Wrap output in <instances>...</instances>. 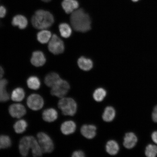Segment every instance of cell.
<instances>
[{"label": "cell", "mask_w": 157, "mask_h": 157, "mask_svg": "<svg viewBox=\"0 0 157 157\" xmlns=\"http://www.w3.org/2000/svg\"><path fill=\"white\" fill-rule=\"evenodd\" d=\"M31 137L25 136L21 139L19 144V150L21 155L23 157L27 156L30 148H31Z\"/></svg>", "instance_id": "11"}, {"label": "cell", "mask_w": 157, "mask_h": 157, "mask_svg": "<svg viewBox=\"0 0 157 157\" xmlns=\"http://www.w3.org/2000/svg\"><path fill=\"white\" fill-rule=\"evenodd\" d=\"M28 20L26 17L21 15H17L13 17L12 24L13 26L18 27L20 29H24L28 25Z\"/></svg>", "instance_id": "15"}, {"label": "cell", "mask_w": 157, "mask_h": 157, "mask_svg": "<svg viewBox=\"0 0 157 157\" xmlns=\"http://www.w3.org/2000/svg\"><path fill=\"white\" fill-rule=\"evenodd\" d=\"M8 84L6 79H0V102H4L9 99V95L6 88Z\"/></svg>", "instance_id": "17"}, {"label": "cell", "mask_w": 157, "mask_h": 157, "mask_svg": "<svg viewBox=\"0 0 157 157\" xmlns=\"http://www.w3.org/2000/svg\"><path fill=\"white\" fill-rule=\"evenodd\" d=\"M41 1L45 2H50L51 0H41Z\"/></svg>", "instance_id": "35"}, {"label": "cell", "mask_w": 157, "mask_h": 157, "mask_svg": "<svg viewBox=\"0 0 157 157\" xmlns=\"http://www.w3.org/2000/svg\"><path fill=\"white\" fill-rule=\"evenodd\" d=\"M43 119L47 122H52L58 117V113L56 109L50 108L45 110L42 113Z\"/></svg>", "instance_id": "16"}, {"label": "cell", "mask_w": 157, "mask_h": 157, "mask_svg": "<svg viewBox=\"0 0 157 157\" xmlns=\"http://www.w3.org/2000/svg\"><path fill=\"white\" fill-rule=\"evenodd\" d=\"M59 29L61 35L63 38H69L71 35L72 29L67 23H61L59 25Z\"/></svg>", "instance_id": "24"}, {"label": "cell", "mask_w": 157, "mask_h": 157, "mask_svg": "<svg viewBox=\"0 0 157 157\" xmlns=\"http://www.w3.org/2000/svg\"><path fill=\"white\" fill-rule=\"evenodd\" d=\"M76 128V123L72 121H64L60 127L62 133L66 135L72 134L75 132Z\"/></svg>", "instance_id": "14"}, {"label": "cell", "mask_w": 157, "mask_h": 157, "mask_svg": "<svg viewBox=\"0 0 157 157\" xmlns=\"http://www.w3.org/2000/svg\"><path fill=\"white\" fill-rule=\"evenodd\" d=\"M107 91L103 88H98L94 92L93 98L96 101L100 102L103 101L107 95Z\"/></svg>", "instance_id": "25"}, {"label": "cell", "mask_w": 157, "mask_h": 157, "mask_svg": "<svg viewBox=\"0 0 157 157\" xmlns=\"http://www.w3.org/2000/svg\"><path fill=\"white\" fill-rule=\"evenodd\" d=\"M38 142L43 153H49L52 152L54 144L52 139L48 135L40 132L37 135Z\"/></svg>", "instance_id": "6"}, {"label": "cell", "mask_w": 157, "mask_h": 157, "mask_svg": "<svg viewBox=\"0 0 157 157\" xmlns=\"http://www.w3.org/2000/svg\"><path fill=\"white\" fill-rule=\"evenodd\" d=\"M9 112L12 117L19 118L26 113L25 107L20 104H14L10 106Z\"/></svg>", "instance_id": "10"}, {"label": "cell", "mask_w": 157, "mask_h": 157, "mask_svg": "<svg viewBox=\"0 0 157 157\" xmlns=\"http://www.w3.org/2000/svg\"><path fill=\"white\" fill-rule=\"evenodd\" d=\"M80 132L85 138L93 139L97 134V127L93 125H84L80 128Z\"/></svg>", "instance_id": "12"}, {"label": "cell", "mask_w": 157, "mask_h": 157, "mask_svg": "<svg viewBox=\"0 0 157 157\" xmlns=\"http://www.w3.org/2000/svg\"><path fill=\"white\" fill-rule=\"evenodd\" d=\"M138 140V138L134 133L127 132L124 137L123 146L127 149H132L136 146Z\"/></svg>", "instance_id": "8"}, {"label": "cell", "mask_w": 157, "mask_h": 157, "mask_svg": "<svg viewBox=\"0 0 157 157\" xmlns=\"http://www.w3.org/2000/svg\"><path fill=\"white\" fill-rule=\"evenodd\" d=\"M46 61V56L41 51H35L33 53L31 62L33 66L36 67H40L44 66Z\"/></svg>", "instance_id": "9"}, {"label": "cell", "mask_w": 157, "mask_h": 157, "mask_svg": "<svg viewBox=\"0 0 157 157\" xmlns=\"http://www.w3.org/2000/svg\"><path fill=\"white\" fill-rule=\"evenodd\" d=\"M7 13V10L3 6H0V18L5 17Z\"/></svg>", "instance_id": "33"}, {"label": "cell", "mask_w": 157, "mask_h": 157, "mask_svg": "<svg viewBox=\"0 0 157 157\" xmlns=\"http://www.w3.org/2000/svg\"><path fill=\"white\" fill-rule=\"evenodd\" d=\"M27 123L24 120H20L16 122L13 126L15 132L17 133H22L26 130Z\"/></svg>", "instance_id": "29"}, {"label": "cell", "mask_w": 157, "mask_h": 157, "mask_svg": "<svg viewBox=\"0 0 157 157\" xmlns=\"http://www.w3.org/2000/svg\"><path fill=\"white\" fill-rule=\"evenodd\" d=\"M54 22V18L52 13L43 10H39L35 12L31 19L33 27L37 29L49 28Z\"/></svg>", "instance_id": "2"}, {"label": "cell", "mask_w": 157, "mask_h": 157, "mask_svg": "<svg viewBox=\"0 0 157 157\" xmlns=\"http://www.w3.org/2000/svg\"><path fill=\"white\" fill-rule=\"evenodd\" d=\"M31 149L33 156L39 157L42 156V151L39 142L34 137H31Z\"/></svg>", "instance_id": "23"}, {"label": "cell", "mask_w": 157, "mask_h": 157, "mask_svg": "<svg viewBox=\"0 0 157 157\" xmlns=\"http://www.w3.org/2000/svg\"><path fill=\"white\" fill-rule=\"evenodd\" d=\"M70 89V85L68 82L61 79L52 87L51 93L52 95L59 98H64Z\"/></svg>", "instance_id": "4"}, {"label": "cell", "mask_w": 157, "mask_h": 157, "mask_svg": "<svg viewBox=\"0 0 157 157\" xmlns=\"http://www.w3.org/2000/svg\"><path fill=\"white\" fill-rule=\"evenodd\" d=\"M120 147L118 143L115 140L108 141L105 145V150L108 154L115 155L119 152Z\"/></svg>", "instance_id": "19"}, {"label": "cell", "mask_w": 157, "mask_h": 157, "mask_svg": "<svg viewBox=\"0 0 157 157\" xmlns=\"http://www.w3.org/2000/svg\"><path fill=\"white\" fill-rule=\"evenodd\" d=\"M116 112L113 107L109 106L105 107L102 116L103 120L106 122L113 121L116 116Z\"/></svg>", "instance_id": "18"}, {"label": "cell", "mask_w": 157, "mask_h": 157, "mask_svg": "<svg viewBox=\"0 0 157 157\" xmlns=\"http://www.w3.org/2000/svg\"><path fill=\"white\" fill-rule=\"evenodd\" d=\"M61 79L59 75L56 72H52L47 75L44 78L45 84L52 87Z\"/></svg>", "instance_id": "21"}, {"label": "cell", "mask_w": 157, "mask_h": 157, "mask_svg": "<svg viewBox=\"0 0 157 157\" xmlns=\"http://www.w3.org/2000/svg\"><path fill=\"white\" fill-rule=\"evenodd\" d=\"M11 141L10 137L6 135H0V149H6L11 147Z\"/></svg>", "instance_id": "30"}, {"label": "cell", "mask_w": 157, "mask_h": 157, "mask_svg": "<svg viewBox=\"0 0 157 157\" xmlns=\"http://www.w3.org/2000/svg\"><path fill=\"white\" fill-rule=\"evenodd\" d=\"M48 48L49 51L54 55L61 54L64 50L63 41L56 34L52 36L49 41Z\"/></svg>", "instance_id": "5"}, {"label": "cell", "mask_w": 157, "mask_h": 157, "mask_svg": "<svg viewBox=\"0 0 157 157\" xmlns=\"http://www.w3.org/2000/svg\"><path fill=\"white\" fill-rule=\"evenodd\" d=\"M27 83L28 87L33 90H37L40 87V82L36 76H31L27 80Z\"/></svg>", "instance_id": "27"}, {"label": "cell", "mask_w": 157, "mask_h": 157, "mask_svg": "<svg viewBox=\"0 0 157 157\" xmlns=\"http://www.w3.org/2000/svg\"><path fill=\"white\" fill-rule=\"evenodd\" d=\"M151 119L153 122L157 123V105L155 106L151 112Z\"/></svg>", "instance_id": "31"}, {"label": "cell", "mask_w": 157, "mask_h": 157, "mask_svg": "<svg viewBox=\"0 0 157 157\" xmlns=\"http://www.w3.org/2000/svg\"><path fill=\"white\" fill-rule=\"evenodd\" d=\"M58 106L62 111L63 114L73 116L77 110V104L71 98H63L58 102Z\"/></svg>", "instance_id": "3"}, {"label": "cell", "mask_w": 157, "mask_h": 157, "mask_svg": "<svg viewBox=\"0 0 157 157\" xmlns=\"http://www.w3.org/2000/svg\"><path fill=\"white\" fill-rule=\"evenodd\" d=\"M139 1V0H132V1L133 2H137V1Z\"/></svg>", "instance_id": "36"}, {"label": "cell", "mask_w": 157, "mask_h": 157, "mask_svg": "<svg viewBox=\"0 0 157 157\" xmlns=\"http://www.w3.org/2000/svg\"><path fill=\"white\" fill-rule=\"evenodd\" d=\"M62 6L66 13L69 14L78 9L79 3L76 0H63Z\"/></svg>", "instance_id": "13"}, {"label": "cell", "mask_w": 157, "mask_h": 157, "mask_svg": "<svg viewBox=\"0 0 157 157\" xmlns=\"http://www.w3.org/2000/svg\"><path fill=\"white\" fill-rule=\"evenodd\" d=\"M72 157H84L85 156V154L81 150L75 151L72 155Z\"/></svg>", "instance_id": "32"}, {"label": "cell", "mask_w": 157, "mask_h": 157, "mask_svg": "<svg viewBox=\"0 0 157 157\" xmlns=\"http://www.w3.org/2000/svg\"><path fill=\"white\" fill-rule=\"evenodd\" d=\"M25 97L24 90L21 88H17L13 90L11 94V99L15 101H22Z\"/></svg>", "instance_id": "26"}, {"label": "cell", "mask_w": 157, "mask_h": 157, "mask_svg": "<svg viewBox=\"0 0 157 157\" xmlns=\"http://www.w3.org/2000/svg\"><path fill=\"white\" fill-rule=\"evenodd\" d=\"M71 24L75 30L85 33L91 29V20L89 15L82 9H78L71 13Z\"/></svg>", "instance_id": "1"}, {"label": "cell", "mask_w": 157, "mask_h": 157, "mask_svg": "<svg viewBox=\"0 0 157 157\" xmlns=\"http://www.w3.org/2000/svg\"><path fill=\"white\" fill-rule=\"evenodd\" d=\"M52 37V33L46 29H43L37 34V40L42 44H46L49 42Z\"/></svg>", "instance_id": "22"}, {"label": "cell", "mask_w": 157, "mask_h": 157, "mask_svg": "<svg viewBox=\"0 0 157 157\" xmlns=\"http://www.w3.org/2000/svg\"><path fill=\"white\" fill-rule=\"evenodd\" d=\"M151 137L152 142L157 145V130L153 131L151 134Z\"/></svg>", "instance_id": "34"}, {"label": "cell", "mask_w": 157, "mask_h": 157, "mask_svg": "<svg viewBox=\"0 0 157 157\" xmlns=\"http://www.w3.org/2000/svg\"><path fill=\"white\" fill-rule=\"evenodd\" d=\"M78 64L82 70L84 71H88L93 67V62L90 59L82 56L78 59Z\"/></svg>", "instance_id": "20"}, {"label": "cell", "mask_w": 157, "mask_h": 157, "mask_svg": "<svg viewBox=\"0 0 157 157\" xmlns=\"http://www.w3.org/2000/svg\"><path fill=\"white\" fill-rule=\"evenodd\" d=\"M27 103L30 109L33 110L38 111L43 107L44 102L40 95L37 94H33L27 98Z\"/></svg>", "instance_id": "7"}, {"label": "cell", "mask_w": 157, "mask_h": 157, "mask_svg": "<svg viewBox=\"0 0 157 157\" xmlns=\"http://www.w3.org/2000/svg\"><path fill=\"white\" fill-rule=\"evenodd\" d=\"M144 154L147 157L157 156V146L156 144H149L145 147Z\"/></svg>", "instance_id": "28"}]
</instances>
